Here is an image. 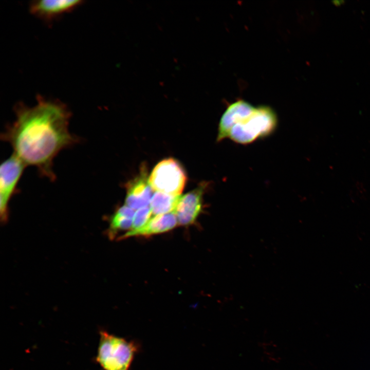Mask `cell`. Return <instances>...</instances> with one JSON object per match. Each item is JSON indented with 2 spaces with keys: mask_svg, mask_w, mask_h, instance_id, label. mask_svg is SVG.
Wrapping results in <instances>:
<instances>
[{
  "mask_svg": "<svg viewBox=\"0 0 370 370\" xmlns=\"http://www.w3.org/2000/svg\"><path fill=\"white\" fill-rule=\"evenodd\" d=\"M14 111L15 119L2 139L26 166H35L41 176L54 180V158L78 140L69 131L70 112L64 104L41 96L32 106L17 104Z\"/></svg>",
  "mask_w": 370,
  "mask_h": 370,
  "instance_id": "cell-1",
  "label": "cell"
},
{
  "mask_svg": "<svg viewBox=\"0 0 370 370\" xmlns=\"http://www.w3.org/2000/svg\"><path fill=\"white\" fill-rule=\"evenodd\" d=\"M278 123L277 115L271 107L255 106L239 100L230 104L223 114L216 141L229 139L238 144H249L270 136Z\"/></svg>",
  "mask_w": 370,
  "mask_h": 370,
  "instance_id": "cell-2",
  "label": "cell"
},
{
  "mask_svg": "<svg viewBox=\"0 0 370 370\" xmlns=\"http://www.w3.org/2000/svg\"><path fill=\"white\" fill-rule=\"evenodd\" d=\"M99 333L97 362L103 370H129L140 345L104 330Z\"/></svg>",
  "mask_w": 370,
  "mask_h": 370,
  "instance_id": "cell-3",
  "label": "cell"
},
{
  "mask_svg": "<svg viewBox=\"0 0 370 370\" xmlns=\"http://www.w3.org/2000/svg\"><path fill=\"white\" fill-rule=\"evenodd\" d=\"M187 181V175L182 165L173 158L164 159L158 163L149 178L154 191L179 196Z\"/></svg>",
  "mask_w": 370,
  "mask_h": 370,
  "instance_id": "cell-4",
  "label": "cell"
},
{
  "mask_svg": "<svg viewBox=\"0 0 370 370\" xmlns=\"http://www.w3.org/2000/svg\"><path fill=\"white\" fill-rule=\"evenodd\" d=\"M26 165L13 154L5 160L0 168V218L2 223L7 222L9 203L16 193L17 186Z\"/></svg>",
  "mask_w": 370,
  "mask_h": 370,
  "instance_id": "cell-5",
  "label": "cell"
},
{
  "mask_svg": "<svg viewBox=\"0 0 370 370\" xmlns=\"http://www.w3.org/2000/svg\"><path fill=\"white\" fill-rule=\"evenodd\" d=\"M207 186V182H202L194 190L180 196L173 211L179 225L188 226L196 220L202 210L203 196Z\"/></svg>",
  "mask_w": 370,
  "mask_h": 370,
  "instance_id": "cell-6",
  "label": "cell"
},
{
  "mask_svg": "<svg viewBox=\"0 0 370 370\" xmlns=\"http://www.w3.org/2000/svg\"><path fill=\"white\" fill-rule=\"evenodd\" d=\"M153 191L149 182L146 168L143 166L139 174L126 185L125 205L137 210L149 206Z\"/></svg>",
  "mask_w": 370,
  "mask_h": 370,
  "instance_id": "cell-7",
  "label": "cell"
},
{
  "mask_svg": "<svg viewBox=\"0 0 370 370\" xmlns=\"http://www.w3.org/2000/svg\"><path fill=\"white\" fill-rule=\"evenodd\" d=\"M79 0H40L29 5L30 12L45 21H51L81 5Z\"/></svg>",
  "mask_w": 370,
  "mask_h": 370,
  "instance_id": "cell-8",
  "label": "cell"
},
{
  "mask_svg": "<svg viewBox=\"0 0 370 370\" xmlns=\"http://www.w3.org/2000/svg\"><path fill=\"white\" fill-rule=\"evenodd\" d=\"M178 224L174 212L155 215L142 227L125 232L119 238L123 239L134 236H149L167 232Z\"/></svg>",
  "mask_w": 370,
  "mask_h": 370,
  "instance_id": "cell-9",
  "label": "cell"
},
{
  "mask_svg": "<svg viewBox=\"0 0 370 370\" xmlns=\"http://www.w3.org/2000/svg\"><path fill=\"white\" fill-rule=\"evenodd\" d=\"M134 215V210L125 205L118 208L110 217L108 237L113 239L120 231L131 230Z\"/></svg>",
  "mask_w": 370,
  "mask_h": 370,
  "instance_id": "cell-10",
  "label": "cell"
},
{
  "mask_svg": "<svg viewBox=\"0 0 370 370\" xmlns=\"http://www.w3.org/2000/svg\"><path fill=\"white\" fill-rule=\"evenodd\" d=\"M180 196L156 192L150 203L152 214L157 215L173 212Z\"/></svg>",
  "mask_w": 370,
  "mask_h": 370,
  "instance_id": "cell-11",
  "label": "cell"
},
{
  "mask_svg": "<svg viewBox=\"0 0 370 370\" xmlns=\"http://www.w3.org/2000/svg\"><path fill=\"white\" fill-rule=\"evenodd\" d=\"M152 214L150 205L137 210L135 213L131 230H137L144 226L151 219Z\"/></svg>",
  "mask_w": 370,
  "mask_h": 370,
  "instance_id": "cell-12",
  "label": "cell"
}]
</instances>
